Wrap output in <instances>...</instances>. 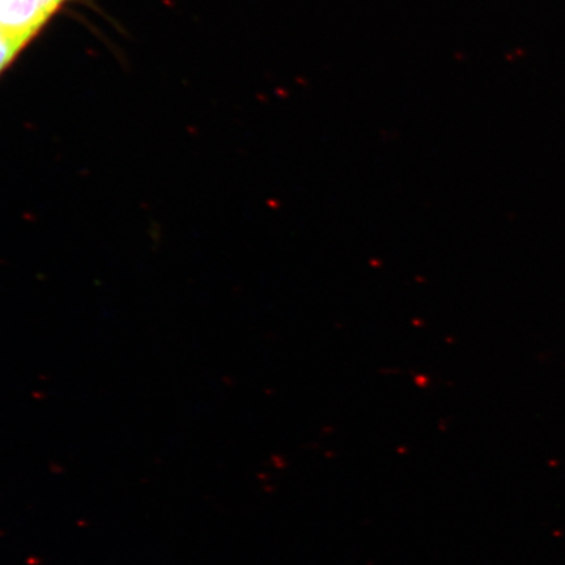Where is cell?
Masks as SVG:
<instances>
[{"label": "cell", "mask_w": 565, "mask_h": 565, "mask_svg": "<svg viewBox=\"0 0 565 565\" xmlns=\"http://www.w3.org/2000/svg\"><path fill=\"white\" fill-rule=\"evenodd\" d=\"M65 2L66 0H0V42L18 57Z\"/></svg>", "instance_id": "obj_1"}, {"label": "cell", "mask_w": 565, "mask_h": 565, "mask_svg": "<svg viewBox=\"0 0 565 565\" xmlns=\"http://www.w3.org/2000/svg\"><path fill=\"white\" fill-rule=\"evenodd\" d=\"M15 58V55L12 54L10 50L2 44V42H0V74H2V72L6 70L12 62H14Z\"/></svg>", "instance_id": "obj_2"}]
</instances>
